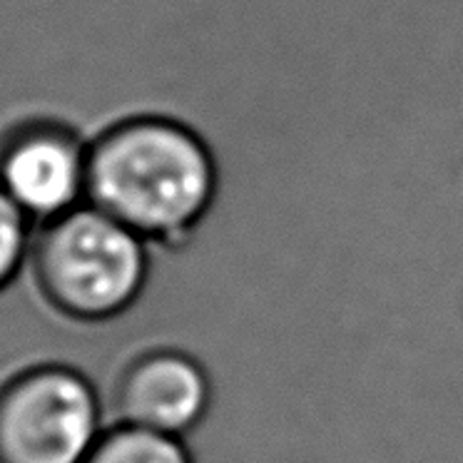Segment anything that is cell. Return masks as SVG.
Returning <instances> with one entry per match:
<instances>
[{
  "label": "cell",
  "mask_w": 463,
  "mask_h": 463,
  "mask_svg": "<svg viewBox=\"0 0 463 463\" xmlns=\"http://www.w3.org/2000/svg\"><path fill=\"white\" fill-rule=\"evenodd\" d=\"M220 160L192 122L135 112L90 140L88 202L150 247L180 250L220 197Z\"/></svg>",
  "instance_id": "obj_1"
},
{
  "label": "cell",
  "mask_w": 463,
  "mask_h": 463,
  "mask_svg": "<svg viewBox=\"0 0 463 463\" xmlns=\"http://www.w3.org/2000/svg\"><path fill=\"white\" fill-rule=\"evenodd\" d=\"M108 426L75 366L33 364L0 383V463H82Z\"/></svg>",
  "instance_id": "obj_3"
},
{
  "label": "cell",
  "mask_w": 463,
  "mask_h": 463,
  "mask_svg": "<svg viewBox=\"0 0 463 463\" xmlns=\"http://www.w3.org/2000/svg\"><path fill=\"white\" fill-rule=\"evenodd\" d=\"M31 224L25 212L0 187V292L11 287L31 254Z\"/></svg>",
  "instance_id": "obj_7"
},
{
  "label": "cell",
  "mask_w": 463,
  "mask_h": 463,
  "mask_svg": "<svg viewBox=\"0 0 463 463\" xmlns=\"http://www.w3.org/2000/svg\"><path fill=\"white\" fill-rule=\"evenodd\" d=\"M88 162L90 140L62 120L28 118L0 135V187L38 224L88 202Z\"/></svg>",
  "instance_id": "obj_4"
},
{
  "label": "cell",
  "mask_w": 463,
  "mask_h": 463,
  "mask_svg": "<svg viewBox=\"0 0 463 463\" xmlns=\"http://www.w3.org/2000/svg\"><path fill=\"white\" fill-rule=\"evenodd\" d=\"M150 244L85 202L41 224L31 247L43 302L78 324L115 322L140 302L150 279Z\"/></svg>",
  "instance_id": "obj_2"
},
{
  "label": "cell",
  "mask_w": 463,
  "mask_h": 463,
  "mask_svg": "<svg viewBox=\"0 0 463 463\" xmlns=\"http://www.w3.org/2000/svg\"><path fill=\"white\" fill-rule=\"evenodd\" d=\"M82 463H194L184 439L115 421Z\"/></svg>",
  "instance_id": "obj_6"
},
{
  "label": "cell",
  "mask_w": 463,
  "mask_h": 463,
  "mask_svg": "<svg viewBox=\"0 0 463 463\" xmlns=\"http://www.w3.org/2000/svg\"><path fill=\"white\" fill-rule=\"evenodd\" d=\"M212 393L210 373L192 354L160 346L122 366L112 409L120 423L184 439L210 413Z\"/></svg>",
  "instance_id": "obj_5"
}]
</instances>
